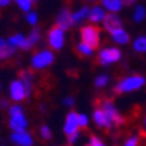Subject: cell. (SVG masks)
Segmentation results:
<instances>
[{
  "label": "cell",
  "mask_w": 146,
  "mask_h": 146,
  "mask_svg": "<svg viewBox=\"0 0 146 146\" xmlns=\"http://www.w3.org/2000/svg\"><path fill=\"white\" fill-rule=\"evenodd\" d=\"M80 40L90 46L91 48H97L101 43V31L95 24H87L80 28Z\"/></svg>",
  "instance_id": "obj_1"
},
{
  "label": "cell",
  "mask_w": 146,
  "mask_h": 146,
  "mask_svg": "<svg viewBox=\"0 0 146 146\" xmlns=\"http://www.w3.org/2000/svg\"><path fill=\"white\" fill-rule=\"evenodd\" d=\"M143 84H145V78L143 76L133 75V76H129V78H125L123 80H121L119 83L117 84L115 91L117 93H130V91L141 89Z\"/></svg>",
  "instance_id": "obj_2"
},
{
  "label": "cell",
  "mask_w": 146,
  "mask_h": 146,
  "mask_svg": "<svg viewBox=\"0 0 146 146\" xmlns=\"http://www.w3.org/2000/svg\"><path fill=\"white\" fill-rule=\"evenodd\" d=\"M54 62V54L50 50H42L39 52H36L32 56L31 64L36 70H42L44 67H48Z\"/></svg>",
  "instance_id": "obj_3"
},
{
  "label": "cell",
  "mask_w": 146,
  "mask_h": 146,
  "mask_svg": "<svg viewBox=\"0 0 146 146\" xmlns=\"http://www.w3.org/2000/svg\"><path fill=\"white\" fill-rule=\"evenodd\" d=\"M64 39H66L64 30L60 27L55 26L48 31V44L51 48L60 50L64 46Z\"/></svg>",
  "instance_id": "obj_4"
},
{
  "label": "cell",
  "mask_w": 146,
  "mask_h": 146,
  "mask_svg": "<svg viewBox=\"0 0 146 146\" xmlns=\"http://www.w3.org/2000/svg\"><path fill=\"white\" fill-rule=\"evenodd\" d=\"M122 56L121 54V50L117 48V47H107V48H103L98 55V59H99V63L101 64H110V63L118 62Z\"/></svg>",
  "instance_id": "obj_5"
},
{
  "label": "cell",
  "mask_w": 146,
  "mask_h": 146,
  "mask_svg": "<svg viewBox=\"0 0 146 146\" xmlns=\"http://www.w3.org/2000/svg\"><path fill=\"white\" fill-rule=\"evenodd\" d=\"M102 110L105 111V114L110 118V121L113 122V125H122L125 122V119L119 115V113L115 110L114 103L111 101H103V105H102Z\"/></svg>",
  "instance_id": "obj_6"
},
{
  "label": "cell",
  "mask_w": 146,
  "mask_h": 146,
  "mask_svg": "<svg viewBox=\"0 0 146 146\" xmlns=\"http://www.w3.org/2000/svg\"><path fill=\"white\" fill-rule=\"evenodd\" d=\"M56 26L63 28L64 31L74 26L72 23V12L68 8H62L56 15Z\"/></svg>",
  "instance_id": "obj_7"
},
{
  "label": "cell",
  "mask_w": 146,
  "mask_h": 146,
  "mask_svg": "<svg viewBox=\"0 0 146 146\" xmlns=\"http://www.w3.org/2000/svg\"><path fill=\"white\" fill-rule=\"evenodd\" d=\"M103 27L107 32H111L119 28V27H123V23H122V19L118 16V13H113V12H109L106 13V16L103 19Z\"/></svg>",
  "instance_id": "obj_8"
},
{
  "label": "cell",
  "mask_w": 146,
  "mask_h": 146,
  "mask_svg": "<svg viewBox=\"0 0 146 146\" xmlns=\"http://www.w3.org/2000/svg\"><path fill=\"white\" fill-rule=\"evenodd\" d=\"M9 94H11V98L16 102L23 101L27 97L26 87H24L22 80H13L9 86Z\"/></svg>",
  "instance_id": "obj_9"
},
{
  "label": "cell",
  "mask_w": 146,
  "mask_h": 146,
  "mask_svg": "<svg viewBox=\"0 0 146 146\" xmlns=\"http://www.w3.org/2000/svg\"><path fill=\"white\" fill-rule=\"evenodd\" d=\"M106 16V9L103 8L101 4H95L93 7H90L89 9V22H91L93 24H98V23H102L103 19Z\"/></svg>",
  "instance_id": "obj_10"
},
{
  "label": "cell",
  "mask_w": 146,
  "mask_h": 146,
  "mask_svg": "<svg viewBox=\"0 0 146 146\" xmlns=\"http://www.w3.org/2000/svg\"><path fill=\"white\" fill-rule=\"evenodd\" d=\"M11 141L12 143L18 146H32L34 141H32V137L27 131H15V133L11 135Z\"/></svg>",
  "instance_id": "obj_11"
},
{
  "label": "cell",
  "mask_w": 146,
  "mask_h": 146,
  "mask_svg": "<svg viewBox=\"0 0 146 146\" xmlns=\"http://www.w3.org/2000/svg\"><path fill=\"white\" fill-rule=\"evenodd\" d=\"M8 44H11L15 48H22V50H30L31 46L27 40V36L22 35V34H15V35L8 38Z\"/></svg>",
  "instance_id": "obj_12"
},
{
  "label": "cell",
  "mask_w": 146,
  "mask_h": 146,
  "mask_svg": "<svg viewBox=\"0 0 146 146\" xmlns=\"http://www.w3.org/2000/svg\"><path fill=\"white\" fill-rule=\"evenodd\" d=\"M78 127H79V123H78V114L74 113V111H71V113H68V115H67V118H66L64 133H66L67 135H70V134L78 131Z\"/></svg>",
  "instance_id": "obj_13"
},
{
  "label": "cell",
  "mask_w": 146,
  "mask_h": 146,
  "mask_svg": "<svg viewBox=\"0 0 146 146\" xmlns=\"http://www.w3.org/2000/svg\"><path fill=\"white\" fill-rule=\"evenodd\" d=\"M9 127L12 129L13 131H23L27 127V119L24 118V114H16L11 115L9 119Z\"/></svg>",
  "instance_id": "obj_14"
},
{
  "label": "cell",
  "mask_w": 146,
  "mask_h": 146,
  "mask_svg": "<svg viewBox=\"0 0 146 146\" xmlns=\"http://www.w3.org/2000/svg\"><path fill=\"white\" fill-rule=\"evenodd\" d=\"M109 34L111 36V40L114 43H118V44H127L129 40H130V36L125 31L123 27H119V28H117V30L109 32Z\"/></svg>",
  "instance_id": "obj_15"
},
{
  "label": "cell",
  "mask_w": 146,
  "mask_h": 146,
  "mask_svg": "<svg viewBox=\"0 0 146 146\" xmlns=\"http://www.w3.org/2000/svg\"><path fill=\"white\" fill-rule=\"evenodd\" d=\"M101 5L106 9V12L118 13L125 7V3L122 0H101Z\"/></svg>",
  "instance_id": "obj_16"
},
{
  "label": "cell",
  "mask_w": 146,
  "mask_h": 146,
  "mask_svg": "<svg viewBox=\"0 0 146 146\" xmlns=\"http://www.w3.org/2000/svg\"><path fill=\"white\" fill-rule=\"evenodd\" d=\"M89 5H80L79 8H76L74 12H72V23L74 24H80L83 23L87 16H89Z\"/></svg>",
  "instance_id": "obj_17"
},
{
  "label": "cell",
  "mask_w": 146,
  "mask_h": 146,
  "mask_svg": "<svg viewBox=\"0 0 146 146\" xmlns=\"http://www.w3.org/2000/svg\"><path fill=\"white\" fill-rule=\"evenodd\" d=\"M94 121H95V123L98 126H101V127H107L110 129L113 126V122L110 121V118L105 114V111L102 110H95L94 111Z\"/></svg>",
  "instance_id": "obj_18"
},
{
  "label": "cell",
  "mask_w": 146,
  "mask_h": 146,
  "mask_svg": "<svg viewBox=\"0 0 146 146\" xmlns=\"http://www.w3.org/2000/svg\"><path fill=\"white\" fill-rule=\"evenodd\" d=\"M131 18H133L134 23H142L143 22V20L146 19V8H145V5H142V4L135 5L134 9H133V15H131Z\"/></svg>",
  "instance_id": "obj_19"
},
{
  "label": "cell",
  "mask_w": 146,
  "mask_h": 146,
  "mask_svg": "<svg viewBox=\"0 0 146 146\" xmlns=\"http://www.w3.org/2000/svg\"><path fill=\"white\" fill-rule=\"evenodd\" d=\"M20 76H22V82L24 84V87H26V91H27V95H31V90H32V79H34V76L30 71H22L20 72Z\"/></svg>",
  "instance_id": "obj_20"
},
{
  "label": "cell",
  "mask_w": 146,
  "mask_h": 146,
  "mask_svg": "<svg viewBox=\"0 0 146 146\" xmlns=\"http://www.w3.org/2000/svg\"><path fill=\"white\" fill-rule=\"evenodd\" d=\"M133 47L137 52H146V36H138L137 39L134 40Z\"/></svg>",
  "instance_id": "obj_21"
},
{
  "label": "cell",
  "mask_w": 146,
  "mask_h": 146,
  "mask_svg": "<svg viewBox=\"0 0 146 146\" xmlns=\"http://www.w3.org/2000/svg\"><path fill=\"white\" fill-rule=\"evenodd\" d=\"M27 40H28V43H30V46H31V47H34V46L39 42V40H40V30L38 28V27L32 28L31 32H30V35L27 36Z\"/></svg>",
  "instance_id": "obj_22"
},
{
  "label": "cell",
  "mask_w": 146,
  "mask_h": 146,
  "mask_svg": "<svg viewBox=\"0 0 146 146\" xmlns=\"http://www.w3.org/2000/svg\"><path fill=\"white\" fill-rule=\"evenodd\" d=\"M16 5H18L19 8L22 9L23 12H28V11H31L32 9V5H34V0H13Z\"/></svg>",
  "instance_id": "obj_23"
},
{
  "label": "cell",
  "mask_w": 146,
  "mask_h": 146,
  "mask_svg": "<svg viewBox=\"0 0 146 146\" xmlns=\"http://www.w3.org/2000/svg\"><path fill=\"white\" fill-rule=\"evenodd\" d=\"M26 22L30 24V26H34L35 27L36 24H38V22H39V16H38V13L35 12V11H28V12H26Z\"/></svg>",
  "instance_id": "obj_24"
},
{
  "label": "cell",
  "mask_w": 146,
  "mask_h": 146,
  "mask_svg": "<svg viewBox=\"0 0 146 146\" xmlns=\"http://www.w3.org/2000/svg\"><path fill=\"white\" fill-rule=\"evenodd\" d=\"M76 50L79 51L82 55H86V56H90L91 54H93V50L94 48H91L90 46H87L86 43H83V42H80L79 44L76 46Z\"/></svg>",
  "instance_id": "obj_25"
},
{
  "label": "cell",
  "mask_w": 146,
  "mask_h": 146,
  "mask_svg": "<svg viewBox=\"0 0 146 146\" xmlns=\"http://www.w3.org/2000/svg\"><path fill=\"white\" fill-rule=\"evenodd\" d=\"M1 55H3V58H9V56H12L13 54H15V47H12L11 44H8V42L5 43V46H3L1 47Z\"/></svg>",
  "instance_id": "obj_26"
},
{
  "label": "cell",
  "mask_w": 146,
  "mask_h": 146,
  "mask_svg": "<svg viewBox=\"0 0 146 146\" xmlns=\"http://www.w3.org/2000/svg\"><path fill=\"white\" fill-rule=\"evenodd\" d=\"M107 82H109L107 75H99L97 79H95V84H97L98 87H103V86H106Z\"/></svg>",
  "instance_id": "obj_27"
},
{
  "label": "cell",
  "mask_w": 146,
  "mask_h": 146,
  "mask_svg": "<svg viewBox=\"0 0 146 146\" xmlns=\"http://www.w3.org/2000/svg\"><path fill=\"white\" fill-rule=\"evenodd\" d=\"M40 135L44 138V139H50L51 138V131H50V129L47 126H42L40 127Z\"/></svg>",
  "instance_id": "obj_28"
},
{
  "label": "cell",
  "mask_w": 146,
  "mask_h": 146,
  "mask_svg": "<svg viewBox=\"0 0 146 146\" xmlns=\"http://www.w3.org/2000/svg\"><path fill=\"white\" fill-rule=\"evenodd\" d=\"M78 123H79V127H84V126H87V123H89L87 117H86L84 114H78Z\"/></svg>",
  "instance_id": "obj_29"
},
{
  "label": "cell",
  "mask_w": 146,
  "mask_h": 146,
  "mask_svg": "<svg viewBox=\"0 0 146 146\" xmlns=\"http://www.w3.org/2000/svg\"><path fill=\"white\" fill-rule=\"evenodd\" d=\"M22 113H23V109L20 106H18V105L9 107V115H16V114H22Z\"/></svg>",
  "instance_id": "obj_30"
},
{
  "label": "cell",
  "mask_w": 146,
  "mask_h": 146,
  "mask_svg": "<svg viewBox=\"0 0 146 146\" xmlns=\"http://www.w3.org/2000/svg\"><path fill=\"white\" fill-rule=\"evenodd\" d=\"M90 145H91V146H105V145H103V143L101 142V139H99V138L94 137V135L90 138Z\"/></svg>",
  "instance_id": "obj_31"
},
{
  "label": "cell",
  "mask_w": 146,
  "mask_h": 146,
  "mask_svg": "<svg viewBox=\"0 0 146 146\" xmlns=\"http://www.w3.org/2000/svg\"><path fill=\"white\" fill-rule=\"evenodd\" d=\"M137 143H138V138L137 137H131L125 142L123 146H137Z\"/></svg>",
  "instance_id": "obj_32"
},
{
  "label": "cell",
  "mask_w": 146,
  "mask_h": 146,
  "mask_svg": "<svg viewBox=\"0 0 146 146\" xmlns=\"http://www.w3.org/2000/svg\"><path fill=\"white\" fill-rule=\"evenodd\" d=\"M78 138H79V131H75V133H72V134L68 135V142L72 143V142H75Z\"/></svg>",
  "instance_id": "obj_33"
},
{
  "label": "cell",
  "mask_w": 146,
  "mask_h": 146,
  "mask_svg": "<svg viewBox=\"0 0 146 146\" xmlns=\"http://www.w3.org/2000/svg\"><path fill=\"white\" fill-rule=\"evenodd\" d=\"M74 97H67L66 99H64V101H63V103H64V105H66V106H72V105H74Z\"/></svg>",
  "instance_id": "obj_34"
},
{
  "label": "cell",
  "mask_w": 146,
  "mask_h": 146,
  "mask_svg": "<svg viewBox=\"0 0 146 146\" xmlns=\"http://www.w3.org/2000/svg\"><path fill=\"white\" fill-rule=\"evenodd\" d=\"M11 1H12V0H0V8L9 5V4H11Z\"/></svg>",
  "instance_id": "obj_35"
},
{
  "label": "cell",
  "mask_w": 146,
  "mask_h": 146,
  "mask_svg": "<svg viewBox=\"0 0 146 146\" xmlns=\"http://www.w3.org/2000/svg\"><path fill=\"white\" fill-rule=\"evenodd\" d=\"M125 3V5H131V4H134V3H137L138 0H122Z\"/></svg>",
  "instance_id": "obj_36"
},
{
  "label": "cell",
  "mask_w": 146,
  "mask_h": 146,
  "mask_svg": "<svg viewBox=\"0 0 146 146\" xmlns=\"http://www.w3.org/2000/svg\"><path fill=\"white\" fill-rule=\"evenodd\" d=\"M5 43H7V40L3 39V38H0V48H1L3 46H5Z\"/></svg>",
  "instance_id": "obj_37"
},
{
  "label": "cell",
  "mask_w": 146,
  "mask_h": 146,
  "mask_svg": "<svg viewBox=\"0 0 146 146\" xmlns=\"http://www.w3.org/2000/svg\"><path fill=\"white\" fill-rule=\"evenodd\" d=\"M0 105H1V106H3V107H8V102L5 101V99H3V101H1V103H0Z\"/></svg>",
  "instance_id": "obj_38"
},
{
  "label": "cell",
  "mask_w": 146,
  "mask_h": 146,
  "mask_svg": "<svg viewBox=\"0 0 146 146\" xmlns=\"http://www.w3.org/2000/svg\"><path fill=\"white\" fill-rule=\"evenodd\" d=\"M86 1H89V3H95L97 0H86Z\"/></svg>",
  "instance_id": "obj_39"
},
{
  "label": "cell",
  "mask_w": 146,
  "mask_h": 146,
  "mask_svg": "<svg viewBox=\"0 0 146 146\" xmlns=\"http://www.w3.org/2000/svg\"><path fill=\"white\" fill-rule=\"evenodd\" d=\"M1 58H3V55H1V50H0V59H1Z\"/></svg>",
  "instance_id": "obj_40"
},
{
  "label": "cell",
  "mask_w": 146,
  "mask_h": 146,
  "mask_svg": "<svg viewBox=\"0 0 146 146\" xmlns=\"http://www.w3.org/2000/svg\"><path fill=\"white\" fill-rule=\"evenodd\" d=\"M145 127H146V119H145Z\"/></svg>",
  "instance_id": "obj_41"
},
{
  "label": "cell",
  "mask_w": 146,
  "mask_h": 146,
  "mask_svg": "<svg viewBox=\"0 0 146 146\" xmlns=\"http://www.w3.org/2000/svg\"><path fill=\"white\" fill-rule=\"evenodd\" d=\"M34 1H38V0H34Z\"/></svg>",
  "instance_id": "obj_42"
},
{
  "label": "cell",
  "mask_w": 146,
  "mask_h": 146,
  "mask_svg": "<svg viewBox=\"0 0 146 146\" xmlns=\"http://www.w3.org/2000/svg\"><path fill=\"white\" fill-rule=\"evenodd\" d=\"M87 146H91V145H87Z\"/></svg>",
  "instance_id": "obj_43"
}]
</instances>
